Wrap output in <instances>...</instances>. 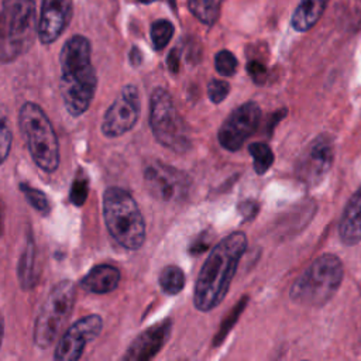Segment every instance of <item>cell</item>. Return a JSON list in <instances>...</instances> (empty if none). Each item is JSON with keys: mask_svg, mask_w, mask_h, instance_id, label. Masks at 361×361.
Masks as SVG:
<instances>
[{"mask_svg": "<svg viewBox=\"0 0 361 361\" xmlns=\"http://www.w3.org/2000/svg\"><path fill=\"white\" fill-rule=\"evenodd\" d=\"M245 248L243 231L228 234L212 248L195 283L193 305L197 310L209 312L223 302Z\"/></svg>", "mask_w": 361, "mask_h": 361, "instance_id": "obj_1", "label": "cell"}, {"mask_svg": "<svg viewBox=\"0 0 361 361\" xmlns=\"http://www.w3.org/2000/svg\"><path fill=\"white\" fill-rule=\"evenodd\" d=\"M61 96L66 111L82 116L94 97L97 73L92 63V45L83 35L71 37L59 54Z\"/></svg>", "mask_w": 361, "mask_h": 361, "instance_id": "obj_2", "label": "cell"}, {"mask_svg": "<svg viewBox=\"0 0 361 361\" xmlns=\"http://www.w3.org/2000/svg\"><path fill=\"white\" fill-rule=\"evenodd\" d=\"M103 217L110 235L126 250H138L145 241V220L133 197L121 188L110 186L103 195Z\"/></svg>", "mask_w": 361, "mask_h": 361, "instance_id": "obj_3", "label": "cell"}, {"mask_svg": "<svg viewBox=\"0 0 361 361\" xmlns=\"http://www.w3.org/2000/svg\"><path fill=\"white\" fill-rule=\"evenodd\" d=\"M38 35L34 0H4L0 10V61L10 62L27 52Z\"/></svg>", "mask_w": 361, "mask_h": 361, "instance_id": "obj_4", "label": "cell"}, {"mask_svg": "<svg viewBox=\"0 0 361 361\" xmlns=\"http://www.w3.org/2000/svg\"><path fill=\"white\" fill-rule=\"evenodd\" d=\"M23 138L35 165L47 173L58 169L61 154L56 133L47 113L34 102H25L18 113Z\"/></svg>", "mask_w": 361, "mask_h": 361, "instance_id": "obj_5", "label": "cell"}, {"mask_svg": "<svg viewBox=\"0 0 361 361\" xmlns=\"http://www.w3.org/2000/svg\"><path fill=\"white\" fill-rule=\"evenodd\" d=\"M344 275L341 259L334 254L317 257L290 286V299L305 306H322L338 290Z\"/></svg>", "mask_w": 361, "mask_h": 361, "instance_id": "obj_6", "label": "cell"}, {"mask_svg": "<svg viewBox=\"0 0 361 361\" xmlns=\"http://www.w3.org/2000/svg\"><path fill=\"white\" fill-rule=\"evenodd\" d=\"M148 121L157 142L166 149L183 154L190 148L192 142L186 121L165 87H155L151 92Z\"/></svg>", "mask_w": 361, "mask_h": 361, "instance_id": "obj_7", "label": "cell"}, {"mask_svg": "<svg viewBox=\"0 0 361 361\" xmlns=\"http://www.w3.org/2000/svg\"><path fill=\"white\" fill-rule=\"evenodd\" d=\"M75 286L71 281L58 282L42 303L35 326L34 343L39 348H48L61 334L75 305Z\"/></svg>", "mask_w": 361, "mask_h": 361, "instance_id": "obj_8", "label": "cell"}, {"mask_svg": "<svg viewBox=\"0 0 361 361\" xmlns=\"http://www.w3.org/2000/svg\"><path fill=\"white\" fill-rule=\"evenodd\" d=\"M334 154V140L329 134L317 135L302 151L295 165L296 178L309 188L319 185L329 173Z\"/></svg>", "mask_w": 361, "mask_h": 361, "instance_id": "obj_9", "label": "cell"}, {"mask_svg": "<svg viewBox=\"0 0 361 361\" xmlns=\"http://www.w3.org/2000/svg\"><path fill=\"white\" fill-rule=\"evenodd\" d=\"M261 118V109L255 102H245L234 109L219 128L217 140L227 151H238L251 137Z\"/></svg>", "mask_w": 361, "mask_h": 361, "instance_id": "obj_10", "label": "cell"}, {"mask_svg": "<svg viewBox=\"0 0 361 361\" xmlns=\"http://www.w3.org/2000/svg\"><path fill=\"white\" fill-rule=\"evenodd\" d=\"M144 183L148 192L158 200L180 202L189 192L190 179L178 168L154 162L144 171Z\"/></svg>", "mask_w": 361, "mask_h": 361, "instance_id": "obj_11", "label": "cell"}, {"mask_svg": "<svg viewBox=\"0 0 361 361\" xmlns=\"http://www.w3.org/2000/svg\"><path fill=\"white\" fill-rule=\"evenodd\" d=\"M140 116V93L134 85H126L106 110L102 133L109 138L121 137L134 128Z\"/></svg>", "mask_w": 361, "mask_h": 361, "instance_id": "obj_12", "label": "cell"}, {"mask_svg": "<svg viewBox=\"0 0 361 361\" xmlns=\"http://www.w3.org/2000/svg\"><path fill=\"white\" fill-rule=\"evenodd\" d=\"M103 329L99 314H89L76 320L59 338L54 358L58 361H76L82 357L86 345L94 340Z\"/></svg>", "mask_w": 361, "mask_h": 361, "instance_id": "obj_13", "label": "cell"}, {"mask_svg": "<svg viewBox=\"0 0 361 361\" xmlns=\"http://www.w3.org/2000/svg\"><path fill=\"white\" fill-rule=\"evenodd\" d=\"M73 13L72 0H42L38 17V38L44 45L55 42L68 27Z\"/></svg>", "mask_w": 361, "mask_h": 361, "instance_id": "obj_14", "label": "cell"}, {"mask_svg": "<svg viewBox=\"0 0 361 361\" xmlns=\"http://www.w3.org/2000/svg\"><path fill=\"white\" fill-rule=\"evenodd\" d=\"M172 330V322L169 319L159 322L141 334H138L126 350L123 360L128 361H148L154 358L161 348L166 344Z\"/></svg>", "mask_w": 361, "mask_h": 361, "instance_id": "obj_15", "label": "cell"}, {"mask_svg": "<svg viewBox=\"0 0 361 361\" xmlns=\"http://www.w3.org/2000/svg\"><path fill=\"white\" fill-rule=\"evenodd\" d=\"M343 244L355 245L361 241V186L350 197L338 223Z\"/></svg>", "mask_w": 361, "mask_h": 361, "instance_id": "obj_16", "label": "cell"}, {"mask_svg": "<svg viewBox=\"0 0 361 361\" xmlns=\"http://www.w3.org/2000/svg\"><path fill=\"white\" fill-rule=\"evenodd\" d=\"M120 282V271L110 264H99L93 267L86 276L82 278L80 286L89 293L104 295L117 289Z\"/></svg>", "mask_w": 361, "mask_h": 361, "instance_id": "obj_17", "label": "cell"}, {"mask_svg": "<svg viewBox=\"0 0 361 361\" xmlns=\"http://www.w3.org/2000/svg\"><path fill=\"white\" fill-rule=\"evenodd\" d=\"M329 0H300L292 14L290 24L299 31H309L323 16Z\"/></svg>", "mask_w": 361, "mask_h": 361, "instance_id": "obj_18", "label": "cell"}, {"mask_svg": "<svg viewBox=\"0 0 361 361\" xmlns=\"http://www.w3.org/2000/svg\"><path fill=\"white\" fill-rule=\"evenodd\" d=\"M17 276L23 289H31L38 278V272L35 271V244L31 237L27 238L24 251L20 257Z\"/></svg>", "mask_w": 361, "mask_h": 361, "instance_id": "obj_19", "label": "cell"}, {"mask_svg": "<svg viewBox=\"0 0 361 361\" xmlns=\"http://www.w3.org/2000/svg\"><path fill=\"white\" fill-rule=\"evenodd\" d=\"M223 0H189L190 13L203 24L212 25L217 21Z\"/></svg>", "mask_w": 361, "mask_h": 361, "instance_id": "obj_20", "label": "cell"}, {"mask_svg": "<svg viewBox=\"0 0 361 361\" xmlns=\"http://www.w3.org/2000/svg\"><path fill=\"white\" fill-rule=\"evenodd\" d=\"M158 282L166 295H178L185 286V274L176 265H166L162 268Z\"/></svg>", "mask_w": 361, "mask_h": 361, "instance_id": "obj_21", "label": "cell"}, {"mask_svg": "<svg viewBox=\"0 0 361 361\" xmlns=\"http://www.w3.org/2000/svg\"><path fill=\"white\" fill-rule=\"evenodd\" d=\"M248 152L252 157L254 169L258 175H264L274 164V152L265 142H252L248 145Z\"/></svg>", "mask_w": 361, "mask_h": 361, "instance_id": "obj_22", "label": "cell"}, {"mask_svg": "<svg viewBox=\"0 0 361 361\" xmlns=\"http://www.w3.org/2000/svg\"><path fill=\"white\" fill-rule=\"evenodd\" d=\"M173 31H175L173 24L169 20H165V18L155 20L149 28V35H151V42L154 49L155 51L164 49L169 44L173 35Z\"/></svg>", "mask_w": 361, "mask_h": 361, "instance_id": "obj_23", "label": "cell"}, {"mask_svg": "<svg viewBox=\"0 0 361 361\" xmlns=\"http://www.w3.org/2000/svg\"><path fill=\"white\" fill-rule=\"evenodd\" d=\"M13 141V131L7 114V109L0 104V165L7 159Z\"/></svg>", "mask_w": 361, "mask_h": 361, "instance_id": "obj_24", "label": "cell"}, {"mask_svg": "<svg viewBox=\"0 0 361 361\" xmlns=\"http://www.w3.org/2000/svg\"><path fill=\"white\" fill-rule=\"evenodd\" d=\"M247 300H248V298L247 296H243L241 299H240V302H237L235 303V306L230 310V313L226 316V319L223 320V323L220 324V329H219V331H217V334L214 336V345H219V344H221L223 341H224V338L227 337V334L230 333V330L233 329V326L235 324V322L238 320V317H240V314L243 313V310H244V307H245V305H247Z\"/></svg>", "mask_w": 361, "mask_h": 361, "instance_id": "obj_25", "label": "cell"}, {"mask_svg": "<svg viewBox=\"0 0 361 361\" xmlns=\"http://www.w3.org/2000/svg\"><path fill=\"white\" fill-rule=\"evenodd\" d=\"M20 190L23 192V195L25 196L27 202L37 210L41 214H48L51 212V204H49V200L47 197V195L37 189V188H32L30 186L28 183H20Z\"/></svg>", "mask_w": 361, "mask_h": 361, "instance_id": "obj_26", "label": "cell"}, {"mask_svg": "<svg viewBox=\"0 0 361 361\" xmlns=\"http://www.w3.org/2000/svg\"><path fill=\"white\" fill-rule=\"evenodd\" d=\"M237 58L233 52L227 49H221L214 56V68L221 76H233L237 71Z\"/></svg>", "mask_w": 361, "mask_h": 361, "instance_id": "obj_27", "label": "cell"}, {"mask_svg": "<svg viewBox=\"0 0 361 361\" xmlns=\"http://www.w3.org/2000/svg\"><path fill=\"white\" fill-rule=\"evenodd\" d=\"M87 193H89V180H87V178L78 175L75 178V180L72 182L69 200L75 206H82L87 199Z\"/></svg>", "mask_w": 361, "mask_h": 361, "instance_id": "obj_28", "label": "cell"}, {"mask_svg": "<svg viewBox=\"0 0 361 361\" xmlns=\"http://www.w3.org/2000/svg\"><path fill=\"white\" fill-rule=\"evenodd\" d=\"M228 93L230 85L223 79H212L207 85V96L216 104L221 103L228 96Z\"/></svg>", "mask_w": 361, "mask_h": 361, "instance_id": "obj_29", "label": "cell"}, {"mask_svg": "<svg viewBox=\"0 0 361 361\" xmlns=\"http://www.w3.org/2000/svg\"><path fill=\"white\" fill-rule=\"evenodd\" d=\"M247 72L257 85H264L268 78V71H267L265 65L255 59H252L247 63Z\"/></svg>", "mask_w": 361, "mask_h": 361, "instance_id": "obj_30", "label": "cell"}, {"mask_svg": "<svg viewBox=\"0 0 361 361\" xmlns=\"http://www.w3.org/2000/svg\"><path fill=\"white\" fill-rule=\"evenodd\" d=\"M238 210L241 213V216L248 220V219H252L255 216V213L258 212V203L254 202V200H247V202H243L240 206H238Z\"/></svg>", "mask_w": 361, "mask_h": 361, "instance_id": "obj_31", "label": "cell"}, {"mask_svg": "<svg viewBox=\"0 0 361 361\" xmlns=\"http://www.w3.org/2000/svg\"><path fill=\"white\" fill-rule=\"evenodd\" d=\"M166 63L168 68L172 73H178L179 71V65H180V55H179V49H172L166 58Z\"/></svg>", "mask_w": 361, "mask_h": 361, "instance_id": "obj_32", "label": "cell"}, {"mask_svg": "<svg viewBox=\"0 0 361 361\" xmlns=\"http://www.w3.org/2000/svg\"><path fill=\"white\" fill-rule=\"evenodd\" d=\"M128 59H130V63L133 65V66H138V65H141V62H142V54H141V51L134 45L133 48H131V51L128 52Z\"/></svg>", "mask_w": 361, "mask_h": 361, "instance_id": "obj_33", "label": "cell"}, {"mask_svg": "<svg viewBox=\"0 0 361 361\" xmlns=\"http://www.w3.org/2000/svg\"><path fill=\"white\" fill-rule=\"evenodd\" d=\"M3 337H4V320H3V316H1V312H0V347H1V343H3Z\"/></svg>", "mask_w": 361, "mask_h": 361, "instance_id": "obj_34", "label": "cell"}, {"mask_svg": "<svg viewBox=\"0 0 361 361\" xmlns=\"http://www.w3.org/2000/svg\"><path fill=\"white\" fill-rule=\"evenodd\" d=\"M138 1H141V3H144V4H148V3H154V1H158V0H138ZM172 1V0H171Z\"/></svg>", "mask_w": 361, "mask_h": 361, "instance_id": "obj_35", "label": "cell"}, {"mask_svg": "<svg viewBox=\"0 0 361 361\" xmlns=\"http://www.w3.org/2000/svg\"><path fill=\"white\" fill-rule=\"evenodd\" d=\"M3 233V221H1V213H0V235Z\"/></svg>", "mask_w": 361, "mask_h": 361, "instance_id": "obj_36", "label": "cell"}]
</instances>
